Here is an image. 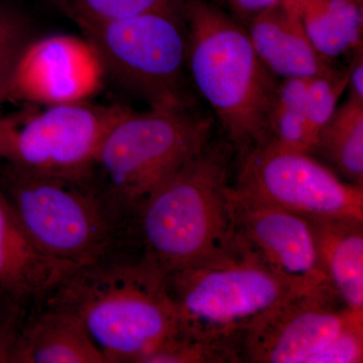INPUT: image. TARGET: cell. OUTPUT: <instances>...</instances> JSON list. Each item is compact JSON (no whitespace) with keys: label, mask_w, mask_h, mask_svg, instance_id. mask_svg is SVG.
Returning <instances> with one entry per match:
<instances>
[{"label":"cell","mask_w":363,"mask_h":363,"mask_svg":"<svg viewBox=\"0 0 363 363\" xmlns=\"http://www.w3.org/2000/svg\"><path fill=\"white\" fill-rule=\"evenodd\" d=\"M43 301L77 318L108 363H143L178 327L164 274L126 245L74 269Z\"/></svg>","instance_id":"cell-1"},{"label":"cell","mask_w":363,"mask_h":363,"mask_svg":"<svg viewBox=\"0 0 363 363\" xmlns=\"http://www.w3.org/2000/svg\"><path fill=\"white\" fill-rule=\"evenodd\" d=\"M189 78L242 157L269 142L279 79L260 61L245 26L206 0H185Z\"/></svg>","instance_id":"cell-2"},{"label":"cell","mask_w":363,"mask_h":363,"mask_svg":"<svg viewBox=\"0 0 363 363\" xmlns=\"http://www.w3.org/2000/svg\"><path fill=\"white\" fill-rule=\"evenodd\" d=\"M231 152L228 143L211 138L126 224L125 242L164 276L226 245Z\"/></svg>","instance_id":"cell-3"},{"label":"cell","mask_w":363,"mask_h":363,"mask_svg":"<svg viewBox=\"0 0 363 363\" xmlns=\"http://www.w3.org/2000/svg\"><path fill=\"white\" fill-rule=\"evenodd\" d=\"M192 108L131 109L105 136L88 181L123 230L211 140L213 119Z\"/></svg>","instance_id":"cell-4"},{"label":"cell","mask_w":363,"mask_h":363,"mask_svg":"<svg viewBox=\"0 0 363 363\" xmlns=\"http://www.w3.org/2000/svg\"><path fill=\"white\" fill-rule=\"evenodd\" d=\"M164 281L179 330L195 337L242 340L274 306L313 286L271 271L230 238L204 259L164 274Z\"/></svg>","instance_id":"cell-5"},{"label":"cell","mask_w":363,"mask_h":363,"mask_svg":"<svg viewBox=\"0 0 363 363\" xmlns=\"http://www.w3.org/2000/svg\"><path fill=\"white\" fill-rule=\"evenodd\" d=\"M0 194L33 245L80 267L123 243L121 226L89 181L44 175L2 161Z\"/></svg>","instance_id":"cell-6"},{"label":"cell","mask_w":363,"mask_h":363,"mask_svg":"<svg viewBox=\"0 0 363 363\" xmlns=\"http://www.w3.org/2000/svg\"><path fill=\"white\" fill-rule=\"evenodd\" d=\"M81 30L97 52L105 80L150 108L193 106L184 9L149 11Z\"/></svg>","instance_id":"cell-7"},{"label":"cell","mask_w":363,"mask_h":363,"mask_svg":"<svg viewBox=\"0 0 363 363\" xmlns=\"http://www.w3.org/2000/svg\"><path fill=\"white\" fill-rule=\"evenodd\" d=\"M131 109L83 101L4 116L0 160L35 173L87 180L105 136Z\"/></svg>","instance_id":"cell-8"},{"label":"cell","mask_w":363,"mask_h":363,"mask_svg":"<svg viewBox=\"0 0 363 363\" xmlns=\"http://www.w3.org/2000/svg\"><path fill=\"white\" fill-rule=\"evenodd\" d=\"M233 187L308 218L363 219V187L344 181L311 154L267 143L240 157Z\"/></svg>","instance_id":"cell-9"},{"label":"cell","mask_w":363,"mask_h":363,"mask_svg":"<svg viewBox=\"0 0 363 363\" xmlns=\"http://www.w3.org/2000/svg\"><path fill=\"white\" fill-rule=\"evenodd\" d=\"M357 314L328 283L305 286L245 331L243 363H309Z\"/></svg>","instance_id":"cell-10"},{"label":"cell","mask_w":363,"mask_h":363,"mask_svg":"<svg viewBox=\"0 0 363 363\" xmlns=\"http://www.w3.org/2000/svg\"><path fill=\"white\" fill-rule=\"evenodd\" d=\"M230 233L238 247L267 269L298 283H327L318 257L311 222L229 185Z\"/></svg>","instance_id":"cell-11"},{"label":"cell","mask_w":363,"mask_h":363,"mask_svg":"<svg viewBox=\"0 0 363 363\" xmlns=\"http://www.w3.org/2000/svg\"><path fill=\"white\" fill-rule=\"evenodd\" d=\"M104 80L97 52L85 38H35L16 66L11 101L47 106L88 101L101 89Z\"/></svg>","instance_id":"cell-12"},{"label":"cell","mask_w":363,"mask_h":363,"mask_svg":"<svg viewBox=\"0 0 363 363\" xmlns=\"http://www.w3.org/2000/svg\"><path fill=\"white\" fill-rule=\"evenodd\" d=\"M245 28L260 61L279 80L309 79L336 69L313 47L284 0L253 16Z\"/></svg>","instance_id":"cell-13"},{"label":"cell","mask_w":363,"mask_h":363,"mask_svg":"<svg viewBox=\"0 0 363 363\" xmlns=\"http://www.w3.org/2000/svg\"><path fill=\"white\" fill-rule=\"evenodd\" d=\"M76 267L40 252L0 194V297L40 302Z\"/></svg>","instance_id":"cell-14"},{"label":"cell","mask_w":363,"mask_h":363,"mask_svg":"<svg viewBox=\"0 0 363 363\" xmlns=\"http://www.w3.org/2000/svg\"><path fill=\"white\" fill-rule=\"evenodd\" d=\"M11 362L108 363L77 318L43 300L30 308Z\"/></svg>","instance_id":"cell-15"},{"label":"cell","mask_w":363,"mask_h":363,"mask_svg":"<svg viewBox=\"0 0 363 363\" xmlns=\"http://www.w3.org/2000/svg\"><path fill=\"white\" fill-rule=\"evenodd\" d=\"M309 220L327 283L348 310L363 313V219L320 217Z\"/></svg>","instance_id":"cell-16"},{"label":"cell","mask_w":363,"mask_h":363,"mask_svg":"<svg viewBox=\"0 0 363 363\" xmlns=\"http://www.w3.org/2000/svg\"><path fill=\"white\" fill-rule=\"evenodd\" d=\"M308 39L331 61L363 48L362 0H284Z\"/></svg>","instance_id":"cell-17"},{"label":"cell","mask_w":363,"mask_h":363,"mask_svg":"<svg viewBox=\"0 0 363 363\" xmlns=\"http://www.w3.org/2000/svg\"><path fill=\"white\" fill-rule=\"evenodd\" d=\"M345 181L363 187V102L348 97L322 128L316 152Z\"/></svg>","instance_id":"cell-18"},{"label":"cell","mask_w":363,"mask_h":363,"mask_svg":"<svg viewBox=\"0 0 363 363\" xmlns=\"http://www.w3.org/2000/svg\"><path fill=\"white\" fill-rule=\"evenodd\" d=\"M307 79L279 80L269 123V142L285 149L315 154L317 138L306 114Z\"/></svg>","instance_id":"cell-19"},{"label":"cell","mask_w":363,"mask_h":363,"mask_svg":"<svg viewBox=\"0 0 363 363\" xmlns=\"http://www.w3.org/2000/svg\"><path fill=\"white\" fill-rule=\"evenodd\" d=\"M242 339L201 338L178 328L143 363H242Z\"/></svg>","instance_id":"cell-20"},{"label":"cell","mask_w":363,"mask_h":363,"mask_svg":"<svg viewBox=\"0 0 363 363\" xmlns=\"http://www.w3.org/2000/svg\"><path fill=\"white\" fill-rule=\"evenodd\" d=\"M35 39L30 13L14 0H0V105L11 101L16 66L26 48Z\"/></svg>","instance_id":"cell-21"},{"label":"cell","mask_w":363,"mask_h":363,"mask_svg":"<svg viewBox=\"0 0 363 363\" xmlns=\"http://www.w3.org/2000/svg\"><path fill=\"white\" fill-rule=\"evenodd\" d=\"M80 30L155 11L183 9L185 0H49Z\"/></svg>","instance_id":"cell-22"},{"label":"cell","mask_w":363,"mask_h":363,"mask_svg":"<svg viewBox=\"0 0 363 363\" xmlns=\"http://www.w3.org/2000/svg\"><path fill=\"white\" fill-rule=\"evenodd\" d=\"M346 89L347 68L335 69L330 73L307 79L306 114L317 143L322 128L333 116L339 99Z\"/></svg>","instance_id":"cell-23"},{"label":"cell","mask_w":363,"mask_h":363,"mask_svg":"<svg viewBox=\"0 0 363 363\" xmlns=\"http://www.w3.org/2000/svg\"><path fill=\"white\" fill-rule=\"evenodd\" d=\"M363 314L353 315L340 331L310 359L309 363H362Z\"/></svg>","instance_id":"cell-24"},{"label":"cell","mask_w":363,"mask_h":363,"mask_svg":"<svg viewBox=\"0 0 363 363\" xmlns=\"http://www.w3.org/2000/svg\"><path fill=\"white\" fill-rule=\"evenodd\" d=\"M226 6L243 26H247L253 16L262 13L274 4H279L281 0H219Z\"/></svg>","instance_id":"cell-25"},{"label":"cell","mask_w":363,"mask_h":363,"mask_svg":"<svg viewBox=\"0 0 363 363\" xmlns=\"http://www.w3.org/2000/svg\"><path fill=\"white\" fill-rule=\"evenodd\" d=\"M347 67V89L350 97L363 102V48L351 55Z\"/></svg>","instance_id":"cell-26"},{"label":"cell","mask_w":363,"mask_h":363,"mask_svg":"<svg viewBox=\"0 0 363 363\" xmlns=\"http://www.w3.org/2000/svg\"><path fill=\"white\" fill-rule=\"evenodd\" d=\"M2 124H4V117H0V130H1Z\"/></svg>","instance_id":"cell-27"}]
</instances>
